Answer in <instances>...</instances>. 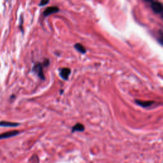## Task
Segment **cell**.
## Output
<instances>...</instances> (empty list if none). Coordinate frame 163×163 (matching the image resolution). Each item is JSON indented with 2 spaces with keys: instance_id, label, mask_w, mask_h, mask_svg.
Here are the masks:
<instances>
[{
  "instance_id": "1",
  "label": "cell",
  "mask_w": 163,
  "mask_h": 163,
  "mask_svg": "<svg viewBox=\"0 0 163 163\" xmlns=\"http://www.w3.org/2000/svg\"><path fill=\"white\" fill-rule=\"evenodd\" d=\"M43 66L42 63H37L34 64L33 68H32V71L37 74L40 78L43 80H45V75H44L43 73Z\"/></svg>"
},
{
  "instance_id": "2",
  "label": "cell",
  "mask_w": 163,
  "mask_h": 163,
  "mask_svg": "<svg viewBox=\"0 0 163 163\" xmlns=\"http://www.w3.org/2000/svg\"><path fill=\"white\" fill-rule=\"evenodd\" d=\"M150 7L152 8V10L154 12L157 14H161V16H162L163 7L161 3L158 1H150Z\"/></svg>"
},
{
  "instance_id": "3",
  "label": "cell",
  "mask_w": 163,
  "mask_h": 163,
  "mask_svg": "<svg viewBox=\"0 0 163 163\" xmlns=\"http://www.w3.org/2000/svg\"><path fill=\"white\" fill-rule=\"evenodd\" d=\"M59 75H60L61 77L64 80H67L68 79V76L70 75L71 73V70L70 68H63L59 70Z\"/></svg>"
},
{
  "instance_id": "4",
  "label": "cell",
  "mask_w": 163,
  "mask_h": 163,
  "mask_svg": "<svg viewBox=\"0 0 163 163\" xmlns=\"http://www.w3.org/2000/svg\"><path fill=\"white\" fill-rule=\"evenodd\" d=\"M59 11V8L57 7H55V6H53V7H49L48 8H47L45 10V11H43V16L45 17H47L51 15L52 14L57 13Z\"/></svg>"
},
{
  "instance_id": "5",
  "label": "cell",
  "mask_w": 163,
  "mask_h": 163,
  "mask_svg": "<svg viewBox=\"0 0 163 163\" xmlns=\"http://www.w3.org/2000/svg\"><path fill=\"white\" fill-rule=\"evenodd\" d=\"M135 102L137 105L141 106L143 108H147L149 107L151 105H152L154 101H141V100H135Z\"/></svg>"
},
{
  "instance_id": "6",
  "label": "cell",
  "mask_w": 163,
  "mask_h": 163,
  "mask_svg": "<svg viewBox=\"0 0 163 163\" xmlns=\"http://www.w3.org/2000/svg\"><path fill=\"white\" fill-rule=\"evenodd\" d=\"M19 134V131H9V132H6L5 133L0 135V140L1 139H5V138H8L12 136H15Z\"/></svg>"
},
{
  "instance_id": "7",
  "label": "cell",
  "mask_w": 163,
  "mask_h": 163,
  "mask_svg": "<svg viewBox=\"0 0 163 163\" xmlns=\"http://www.w3.org/2000/svg\"><path fill=\"white\" fill-rule=\"evenodd\" d=\"M84 129H85V127L83 124L80 123H77L72 127V133L76 132H76H82L84 131Z\"/></svg>"
},
{
  "instance_id": "8",
  "label": "cell",
  "mask_w": 163,
  "mask_h": 163,
  "mask_svg": "<svg viewBox=\"0 0 163 163\" xmlns=\"http://www.w3.org/2000/svg\"><path fill=\"white\" fill-rule=\"evenodd\" d=\"M74 47H75V49L77 50V51L80 53H81L82 54H85L87 52L86 49H85L81 43H76L75 45H74Z\"/></svg>"
},
{
  "instance_id": "9",
  "label": "cell",
  "mask_w": 163,
  "mask_h": 163,
  "mask_svg": "<svg viewBox=\"0 0 163 163\" xmlns=\"http://www.w3.org/2000/svg\"><path fill=\"white\" fill-rule=\"evenodd\" d=\"M19 124H18V123L6 122V121H1V122H0V126H3V127H16V126H19Z\"/></svg>"
},
{
  "instance_id": "10",
  "label": "cell",
  "mask_w": 163,
  "mask_h": 163,
  "mask_svg": "<svg viewBox=\"0 0 163 163\" xmlns=\"http://www.w3.org/2000/svg\"><path fill=\"white\" fill-rule=\"evenodd\" d=\"M39 162V159H38L37 155H33L29 159V163H38Z\"/></svg>"
},
{
  "instance_id": "11",
  "label": "cell",
  "mask_w": 163,
  "mask_h": 163,
  "mask_svg": "<svg viewBox=\"0 0 163 163\" xmlns=\"http://www.w3.org/2000/svg\"><path fill=\"white\" fill-rule=\"evenodd\" d=\"M43 64V67H46V66H48L50 64V61L49 59H45V61H43V63H42Z\"/></svg>"
},
{
  "instance_id": "12",
  "label": "cell",
  "mask_w": 163,
  "mask_h": 163,
  "mask_svg": "<svg viewBox=\"0 0 163 163\" xmlns=\"http://www.w3.org/2000/svg\"><path fill=\"white\" fill-rule=\"evenodd\" d=\"M49 3V1H46V0H43V1H41L40 2V3L39 4L40 6H44V5H46L47 4H48Z\"/></svg>"
}]
</instances>
